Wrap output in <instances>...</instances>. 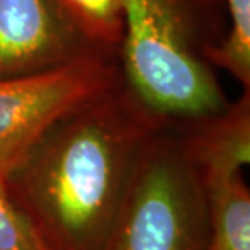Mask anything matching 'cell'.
Masks as SVG:
<instances>
[{
    "label": "cell",
    "instance_id": "1",
    "mask_svg": "<svg viewBox=\"0 0 250 250\" xmlns=\"http://www.w3.org/2000/svg\"><path fill=\"white\" fill-rule=\"evenodd\" d=\"M166 122L119 82L49 130L5 181L47 250H106L149 137Z\"/></svg>",
    "mask_w": 250,
    "mask_h": 250
},
{
    "label": "cell",
    "instance_id": "2",
    "mask_svg": "<svg viewBox=\"0 0 250 250\" xmlns=\"http://www.w3.org/2000/svg\"><path fill=\"white\" fill-rule=\"evenodd\" d=\"M223 13L224 0H124L122 82L161 122H197L228 107L208 61L228 33Z\"/></svg>",
    "mask_w": 250,
    "mask_h": 250
},
{
    "label": "cell",
    "instance_id": "3",
    "mask_svg": "<svg viewBox=\"0 0 250 250\" xmlns=\"http://www.w3.org/2000/svg\"><path fill=\"white\" fill-rule=\"evenodd\" d=\"M208 205L176 124L145 145L106 250H207Z\"/></svg>",
    "mask_w": 250,
    "mask_h": 250
},
{
    "label": "cell",
    "instance_id": "4",
    "mask_svg": "<svg viewBox=\"0 0 250 250\" xmlns=\"http://www.w3.org/2000/svg\"><path fill=\"white\" fill-rule=\"evenodd\" d=\"M121 80L117 57H93L41 73L0 78V184L54 125Z\"/></svg>",
    "mask_w": 250,
    "mask_h": 250
},
{
    "label": "cell",
    "instance_id": "5",
    "mask_svg": "<svg viewBox=\"0 0 250 250\" xmlns=\"http://www.w3.org/2000/svg\"><path fill=\"white\" fill-rule=\"evenodd\" d=\"M93 57H117L91 44L57 0H0V78L24 77Z\"/></svg>",
    "mask_w": 250,
    "mask_h": 250
},
{
    "label": "cell",
    "instance_id": "6",
    "mask_svg": "<svg viewBox=\"0 0 250 250\" xmlns=\"http://www.w3.org/2000/svg\"><path fill=\"white\" fill-rule=\"evenodd\" d=\"M188 161L202 186L242 176L250 163V93L224 111L190 124H176Z\"/></svg>",
    "mask_w": 250,
    "mask_h": 250
},
{
    "label": "cell",
    "instance_id": "7",
    "mask_svg": "<svg viewBox=\"0 0 250 250\" xmlns=\"http://www.w3.org/2000/svg\"><path fill=\"white\" fill-rule=\"evenodd\" d=\"M208 205L207 250H250V190L244 176L203 186Z\"/></svg>",
    "mask_w": 250,
    "mask_h": 250
},
{
    "label": "cell",
    "instance_id": "8",
    "mask_svg": "<svg viewBox=\"0 0 250 250\" xmlns=\"http://www.w3.org/2000/svg\"><path fill=\"white\" fill-rule=\"evenodd\" d=\"M57 3L89 42L117 56L124 33V0H57Z\"/></svg>",
    "mask_w": 250,
    "mask_h": 250
},
{
    "label": "cell",
    "instance_id": "9",
    "mask_svg": "<svg viewBox=\"0 0 250 250\" xmlns=\"http://www.w3.org/2000/svg\"><path fill=\"white\" fill-rule=\"evenodd\" d=\"M229 18L228 33L209 52L213 68L236 78L244 91L250 88V0H224Z\"/></svg>",
    "mask_w": 250,
    "mask_h": 250
},
{
    "label": "cell",
    "instance_id": "10",
    "mask_svg": "<svg viewBox=\"0 0 250 250\" xmlns=\"http://www.w3.org/2000/svg\"><path fill=\"white\" fill-rule=\"evenodd\" d=\"M0 250H47L28 218L10 200L0 184Z\"/></svg>",
    "mask_w": 250,
    "mask_h": 250
}]
</instances>
